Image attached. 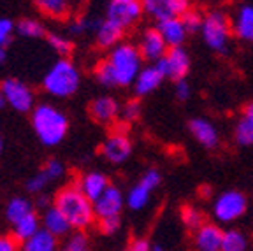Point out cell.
I'll list each match as a JSON object with an SVG mask.
<instances>
[{"instance_id": "1", "label": "cell", "mask_w": 253, "mask_h": 251, "mask_svg": "<svg viewBox=\"0 0 253 251\" xmlns=\"http://www.w3.org/2000/svg\"><path fill=\"white\" fill-rule=\"evenodd\" d=\"M53 206L62 211L71 227L78 232L88 230L97 220L93 202L79 190L78 185H67L60 188L53 197Z\"/></svg>"}, {"instance_id": "2", "label": "cell", "mask_w": 253, "mask_h": 251, "mask_svg": "<svg viewBox=\"0 0 253 251\" xmlns=\"http://www.w3.org/2000/svg\"><path fill=\"white\" fill-rule=\"evenodd\" d=\"M32 126L44 146H58L69 132L67 116L51 104H39L32 111Z\"/></svg>"}, {"instance_id": "3", "label": "cell", "mask_w": 253, "mask_h": 251, "mask_svg": "<svg viewBox=\"0 0 253 251\" xmlns=\"http://www.w3.org/2000/svg\"><path fill=\"white\" fill-rule=\"evenodd\" d=\"M79 83H81V74L74 62H71L69 58H60L44 74L42 88L51 97L67 98L78 91Z\"/></svg>"}, {"instance_id": "4", "label": "cell", "mask_w": 253, "mask_h": 251, "mask_svg": "<svg viewBox=\"0 0 253 251\" xmlns=\"http://www.w3.org/2000/svg\"><path fill=\"white\" fill-rule=\"evenodd\" d=\"M142 55L139 47L130 42H120L113 47L107 56V62L111 63L116 76L118 86H130L137 79L139 72L142 71Z\"/></svg>"}, {"instance_id": "5", "label": "cell", "mask_w": 253, "mask_h": 251, "mask_svg": "<svg viewBox=\"0 0 253 251\" xmlns=\"http://www.w3.org/2000/svg\"><path fill=\"white\" fill-rule=\"evenodd\" d=\"M202 39L214 51H225L229 46V39L234 34L232 23L223 12L211 11L204 16V23L201 28Z\"/></svg>"}, {"instance_id": "6", "label": "cell", "mask_w": 253, "mask_h": 251, "mask_svg": "<svg viewBox=\"0 0 253 251\" xmlns=\"http://www.w3.org/2000/svg\"><path fill=\"white\" fill-rule=\"evenodd\" d=\"M0 91L5 97V102L18 113H32L36 107V95L27 83L20 79H5L0 84Z\"/></svg>"}, {"instance_id": "7", "label": "cell", "mask_w": 253, "mask_h": 251, "mask_svg": "<svg viewBox=\"0 0 253 251\" xmlns=\"http://www.w3.org/2000/svg\"><path fill=\"white\" fill-rule=\"evenodd\" d=\"M142 12H144L142 0H111L107 5L106 20L113 21L123 30H126L137 23Z\"/></svg>"}, {"instance_id": "8", "label": "cell", "mask_w": 253, "mask_h": 251, "mask_svg": "<svg viewBox=\"0 0 253 251\" xmlns=\"http://www.w3.org/2000/svg\"><path fill=\"white\" fill-rule=\"evenodd\" d=\"M155 65L162 71L166 78L172 79V81H181L186 78L190 71V58L183 47H169V51L166 53L164 58L155 62Z\"/></svg>"}, {"instance_id": "9", "label": "cell", "mask_w": 253, "mask_h": 251, "mask_svg": "<svg viewBox=\"0 0 253 251\" xmlns=\"http://www.w3.org/2000/svg\"><path fill=\"white\" fill-rule=\"evenodd\" d=\"M142 7L150 18L160 21L181 18L190 9V0H142Z\"/></svg>"}, {"instance_id": "10", "label": "cell", "mask_w": 253, "mask_h": 251, "mask_svg": "<svg viewBox=\"0 0 253 251\" xmlns=\"http://www.w3.org/2000/svg\"><path fill=\"white\" fill-rule=\"evenodd\" d=\"M246 208L248 202L241 192H225L214 202V216L220 221H232L245 214Z\"/></svg>"}, {"instance_id": "11", "label": "cell", "mask_w": 253, "mask_h": 251, "mask_svg": "<svg viewBox=\"0 0 253 251\" xmlns=\"http://www.w3.org/2000/svg\"><path fill=\"white\" fill-rule=\"evenodd\" d=\"M100 151L111 164H123L132 153V142L123 130H116L107 135V139L100 146Z\"/></svg>"}, {"instance_id": "12", "label": "cell", "mask_w": 253, "mask_h": 251, "mask_svg": "<svg viewBox=\"0 0 253 251\" xmlns=\"http://www.w3.org/2000/svg\"><path fill=\"white\" fill-rule=\"evenodd\" d=\"M158 185H160V174H158V170H155V169L148 170V172L139 179L137 185L128 192V197H126L128 208L134 209V211H139V209L144 208V206L148 204V200H150V193L153 192Z\"/></svg>"}, {"instance_id": "13", "label": "cell", "mask_w": 253, "mask_h": 251, "mask_svg": "<svg viewBox=\"0 0 253 251\" xmlns=\"http://www.w3.org/2000/svg\"><path fill=\"white\" fill-rule=\"evenodd\" d=\"M139 51H141L142 58L155 63L166 56V53L169 51V46H167L166 39L162 37L158 28H148V30L142 32Z\"/></svg>"}, {"instance_id": "14", "label": "cell", "mask_w": 253, "mask_h": 251, "mask_svg": "<svg viewBox=\"0 0 253 251\" xmlns=\"http://www.w3.org/2000/svg\"><path fill=\"white\" fill-rule=\"evenodd\" d=\"M90 116L93 122L100 123V125H111L118 120L122 114V107H120L118 100L113 97H97L93 102L90 104Z\"/></svg>"}, {"instance_id": "15", "label": "cell", "mask_w": 253, "mask_h": 251, "mask_svg": "<svg viewBox=\"0 0 253 251\" xmlns=\"http://www.w3.org/2000/svg\"><path fill=\"white\" fill-rule=\"evenodd\" d=\"M223 232L213 223H204L194 232V248L192 251H221Z\"/></svg>"}, {"instance_id": "16", "label": "cell", "mask_w": 253, "mask_h": 251, "mask_svg": "<svg viewBox=\"0 0 253 251\" xmlns=\"http://www.w3.org/2000/svg\"><path fill=\"white\" fill-rule=\"evenodd\" d=\"M93 208H95L97 220H100V218H111V216H120L123 208L122 192L116 186L109 185V188L104 192V195L97 202H93Z\"/></svg>"}, {"instance_id": "17", "label": "cell", "mask_w": 253, "mask_h": 251, "mask_svg": "<svg viewBox=\"0 0 253 251\" xmlns=\"http://www.w3.org/2000/svg\"><path fill=\"white\" fill-rule=\"evenodd\" d=\"M76 185L79 186V190H81L91 202H97V200L104 195V192L109 188L111 183L102 172H86L84 176L79 177V181Z\"/></svg>"}, {"instance_id": "18", "label": "cell", "mask_w": 253, "mask_h": 251, "mask_svg": "<svg viewBox=\"0 0 253 251\" xmlns=\"http://www.w3.org/2000/svg\"><path fill=\"white\" fill-rule=\"evenodd\" d=\"M190 132H192V135L195 137V141L199 142V144H202L204 148H216L218 142H220V137H218V130L214 128V125L211 122H208V120L204 118H195L190 122L188 125Z\"/></svg>"}, {"instance_id": "19", "label": "cell", "mask_w": 253, "mask_h": 251, "mask_svg": "<svg viewBox=\"0 0 253 251\" xmlns=\"http://www.w3.org/2000/svg\"><path fill=\"white\" fill-rule=\"evenodd\" d=\"M164 79H166V76L162 74V71H160L155 63L150 67H144V69L139 72L137 79H135V83H134L135 95L144 97V95L151 93V91L160 86V83H162Z\"/></svg>"}, {"instance_id": "20", "label": "cell", "mask_w": 253, "mask_h": 251, "mask_svg": "<svg viewBox=\"0 0 253 251\" xmlns=\"http://www.w3.org/2000/svg\"><path fill=\"white\" fill-rule=\"evenodd\" d=\"M123 34H125V30L122 27H118V25L109 20H102L99 28L95 30L97 46L102 47V49H113V47H116L122 42Z\"/></svg>"}, {"instance_id": "21", "label": "cell", "mask_w": 253, "mask_h": 251, "mask_svg": "<svg viewBox=\"0 0 253 251\" xmlns=\"http://www.w3.org/2000/svg\"><path fill=\"white\" fill-rule=\"evenodd\" d=\"M157 28L160 30L169 47H181V44L185 42L186 36H188L181 18H170V20L160 21Z\"/></svg>"}, {"instance_id": "22", "label": "cell", "mask_w": 253, "mask_h": 251, "mask_svg": "<svg viewBox=\"0 0 253 251\" xmlns=\"http://www.w3.org/2000/svg\"><path fill=\"white\" fill-rule=\"evenodd\" d=\"M42 228L60 239V237L67 236L72 227H71V223H69L67 218L62 214V211L56 209L55 206H51V208L46 209L42 214Z\"/></svg>"}, {"instance_id": "23", "label": "cell", "mask_w": 253, "mask_h": 251, "mask_svg": "<svg viewBox=\"0 0 253 251\" xmlns=\"http://www.w3.org/2000/svg\"><path fill=\"white\" fill-rule=\"evenodd\" d=\"M232 30L239 39L253 42V4H245L237 11Z\"/></svg>"}, {"instance_id": "24", "label": "cell", "mask_w": 253, "mask_h": 251, "mask_svg": "<svg viewBox=\"0 0 253 251\" xmlns=\"http://www.w3.org/2000/svg\"><path fill=\"white\" fill-rule=\"evenodd\" d=\"M41 12L53 20H67L74 7V0H34Z\"/></svg>"}, {"instance_id": "25", "label": "cell", "mask_w": 253, "mask_h": 251, "mask_svg": "<svg viewBox=\"0 0 253 251\" xmlns=\"http://www.w3.org/2000/svg\"><path fill=\"white\" fill-rule=\"evenodd\" d=\"M21 251H58V237L41 228L36 236L21 244Z\"/></svg>"}, {"instance_id": "26", "label": "cell", "mask_w": 253, "mask_h": 251, "mask_svg": "<svg viewBox=\"0 0 253 251\" xmlns=\"http://www.w3.org/2000/svg\"><path fill=\"white\" fill-rule=\"evenodd\" d=\"M39 230H41L39 216H37L36 211H34V212H30L28 216H25L21 221H18V223L14 225V232H12V236L20 241L21 244H23V243H27L30 237L36 236Z\"/></svg>"}, {"instance_id": "27", "label": "cell", "mask_w": 253, "mask_h": 251, "mask_svg": "<svg viewBox=\"0 0 253 251\" xmlns=\"http://www.w3.org/2000/svg\"><path fill=\"white\" fill-rule=\"evenodd\" d=\"M30 212H34V206H32L30 200L23 199V197H14L12 200H9L7 209H5V216H7L9 223L12 225L21 221Z\"/></svg>"}, {"instance_id": "28", "label": "cell", "mask_w": 253, "mask_h": 251, "mask_svg": "<svg viewBox=\"0 0 253 251\" xmlns=\"http://www.w3.org/2000/svg\"><path fill=\"white\" fill-rule=\"evenodd\" d=\"M16 32L20 34L21 37H27V39H41V37L47 36L46 28L41 21L34 20V18H23L16 23Z\"/></svg>"}, {"instance_id": "29", "label": "cell", "mask_w": 253, "mask_h": 251, "mask_svg": "<svg viewBox=\"0 0 253 251\" xmlns=\"http://www.w3.org/2000/svg\"><path fill=\"white\" fill-rule=\"evenodd\" d=\"M181 221L185 223V227L188 228L192 234L206 223L204 214H202L197 208H194V206H183L181 208Z\"/></svg>"}, {"instance_id": "30", "label": "cell", "mask_w": 253, "mask_h": 251, "mask_svg": "<svg viewBox=\"0 0 253 251\" xmlns=\"http://www.w3.org/2000/svg\"><path fill=\"white\" fill-rule=\"evenodd\" d=\"M47 39V44H49V47H51L53 51L58 53L60 56H65L71 55L72 49H74V44H72V41L69 39V37L62 36V34H47L46 36Z\"/></svg>"}, {"instance_id": "31", "label": "cell", "mask_w": 253, "mask_h": 251, "mask_svg": "<svg viewBox=\"0 0 253 251\" xmlns=\"http://www.w3.org/2000/svg\"><path fill=\"white\" fill-rule=\"evenodd\" d=\"M95 78H97V81H99L102 86H107V88L118 86L115 71H113L111 63L107 62V58L97 63V67H95Z\"/></svg>"}, {"instance_id": "32", "label": "cell", "mask_w": 253, "mask_h": 251, "mask_svg": "<svg viewBox=\"0 0 253 251\" xmlns=\"http://www.w3.org/2000/svg\"><path fill=\"white\" fill-rule=\"evenodd\" d=\"M221 251H246V239L239 230L223 232Z\"/></svg>"}, {"instance_id": "33", "label": "cell", "mask_w": 253, "mask_h": 251, "mask_svg": "<svg viewBox=\"0 0 253 251\" xmlns=\"http://www.w3.org/2000/svg\"><path fill=\"white\" fill-rule=\"evenodd\" d=\"M234 139L239 146H252L253 144V122L241 118L237 122L234 130Z\"/></svg>"}, {"instance_id": "34", "label": "cell", "mask_w": 253, "mask_h": 251, "mask_svg": "<svg viewBox=\"0 0 253 251\" xmlns=\"http://www.w3.org/2000/svg\"><path fill=\"white\" fill-rule=\"evenodd\" d=\"M60 251H91L88 236L84 232H76L74 236H71L65 241V244H63V248Z\"/></svg>"}, {"instance_id": "35", "label": "cell", "mask_w": 253, "mask_h": 251, "mask_svg": "<svg viewBox=\"0 0 253 251\" xmlns=\"http://www.w3.org/2000/svg\"><path fill=\"white\" fill-rule=\"evenodd\" d=\"M181 21L188 34H195V32H201L202 23H204V16H202L197 9H188V11L181 16Z\"/></svg>"}, {"instance_id": "36", "label": "cell", "mask_w": 253, "mask_h": 251, "mask_svg": "<svg viewBox=\"0 0 253 251\" xmlns=\"http://www.w3.org/2000/svg\"><path fill=\"white\" fill-rule=\"evenodd\" d=\"M49 183H51L49 176H47L44 170H39V172L34 174V176L27 181V190L30 193H41L47 185H49Z\"/></svg>"}, {"instance_id": "37", "label": "cell", "mask_w": 253, "mask_h": 251, "mask_svg": "<svg viewBox=\"0 0 253 251\" xmlns=\"http://www.w3.org/2000/svg\"><path fill=\"white\" fill-rule=\"evenodd\" d=\"M141 116V104L137 98H132L122 107V118L125 123H132Z\"/></svg>"}, {"instance_id": "38", "label": "cell", "mask_w": 253, "mask_h": 251, "mask_svg": "<svg viewBox=\"0 0 253 251\" xmlns=\"http://www.w3.org/2000/svg\"><path fill=\"white\" fill-rule=\"evenodd\" d=\"M14 30H16V25L9 18H0V47H7Z\"/></svg>"}, {"instance_id": "39", "label": "cell", "mask_w": 253, "mask_h": 251, "mask_svg": "<svg viewBox=\"0 0 253 251\" xmlns=\"http://www.w3.org/2000/svg\"><path fill=\"white\" fill-rule=\"evenodd\" d=\"M122 221H120V216H111V218H100L97 220V227L102 234L106 236H111V234H115L116 230L120 228Z\"/></svg>"}, {"instance_id": "40", "label": "cell", "mask_w": 253, "mask_h": 251, "mask_svg": "<svg viewBox=\"0 0 253 251\" xmlns=\"http://www.w3.org/2000/svg\"><path fill=\"white\" fill-rule=\"evenodd\" d=\"M42 170L47 174V176H49V179L56 181V179H60V177L63 176V172H65V167H63V164L60 160L51 158V160L46 162V165L42 167Z\"/></svg>"}, {"instance_id": "41", "label": "cell", "mask_w": 253, "mask_h": 251, "mask_svg": "<svg viewBox=\"0 0 253 251\" xmlns=\"http://www.w3.org/2000/svg\"><path fill=\"white\" fill-rule=\"evenodd\" d=\"M0 251H21V243L12 234L0 236Z\"/></svg>"}, {"instance_id": "42", "label": "cell", "mask_w": 253, "mask_h": 251, "mask_svg": "<svg viewBox=\"0 0 253 251\" xmlns=\"http://www.w3.org/2000/svg\"><path fill=\"white\" fill-rule=\"evenodd\" d=\"M190 93H192V90H190V84L185 79L176 83V97H178L179 100H186V98L190 97Z\"/></svg>"}, {"instance_id": "43", "label": "cell", "mask_w": 253, "mask_h": 251, "mask_svg": "<svg viewBox=\"0 0 253 251\" xmlns=\"http://www.w3.org/2000/svg\"><path fill=\"white\" fill-rule=\"evenodd\" d=\"M128 251H150V243L146 239H135Z\"/></svg>"}, {"instance_id": "44", "label": "cell", "mask_w": 253, "mask_h": 251, "mask_svg": "<svg viewBox=\"0 0 253 251\" xmlns=\"http://www.w3.org/2000/svg\"><path fill=\"white\" fill-rule=\"evenodd\" d=\"M243 118L253 122V102H248L245 107H243Z\"/></svg>"}, {"instance_id": "45", "label": "cell", "mask_w": 253, "mask_h": 251, "mask_svg": "<svg viewBox=\"0 0 253 251\" xmlns=\"http://www.w3.org/2000/svg\"><path fill=\"white\" fill-rule=\"evenodd\" d=\"M7 60V49L5 47H0V63H4Z\"/></svg>"}, {"instance_id": "46", "label": "cell", "mask_w": 253, "mask_h": 251, "mask_svg": "<svg viewBox=\"0 0 253 251\" xmlns=\"http://www.w3.org/2000/svg\"><path fill=\"white\" fill-rule=\"evenodd\" d=\"M5 106H7V102H5V97L2 95V91H0V109H4Z\"/></svg>"}, {"instance_id": "47", "label": "cell", "mask_w": 253, "mask_h": 251, "mask_svg": "<svg viewBox=\"0 0 253 251\" xmlns=\"http://www.w3.org/2000/svg\"><path fill=\"white\" fill-rule=\"evenodd\" d=\"M2 148H4V142H2V135H0V153H2Z\"/></svg>"}, {"instance_id": "48", "label": "cell", "mask_w": 253, "mask_h": 251, "mask_svg": "<svg viewBox=\"0 0 253 251\" xmlns=\"http://www.w3.org/2000/svg\"><path fill=\"white\" fill-rule=\"evenodd\" d=\"M153 250H155V251H162V248H160V246H155Z\"/></svg>"}, {"instance_id": "49", "label": "cell", "mask_w": 253, "mask_h": 251, "mask_svg": "<svg viewBox=\"0 0 253 251\" xmlns=\"http://www.w3.org/2000/svg\"><path fill=\"white\" fill-rule=\"evenodd\" d=\"M126 251H128V250H126Z\"/></svg>"}]
</instances>
